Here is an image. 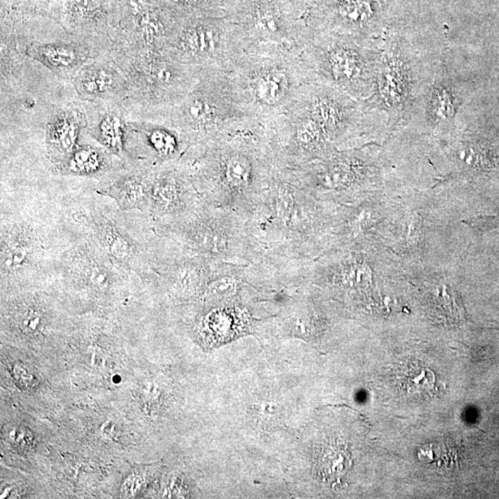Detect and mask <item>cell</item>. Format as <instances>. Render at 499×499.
<instances>
[{
	"label": "cell",
	"mask_w": 499,
	"mask_h": 499,
	"mask_svg": "<svg viewBox=\"0 0 499 499\" xmlns=\"http://www.w3.org/2000/svg\"><path fill=\"white\" fill-rule=\"evenodd\" d=\"M420 66L406 42L385 40L371 98L388 121L399 122L411 112L421 89Z\"/></svg>",
	"instance_id": "cell-1"
},
{
	"label": "cell",
	"mask_w": 499,
	"mask_h": 499,
	"mask_svg": "<svg viewBox=\"0 0 499 499\" xmlns=\"http://www.w3.org/2000/svg\"><path fill=\"white\" fill-rule=\"evenodd\" d=\"M58 271L67 285L95 299L109 297L127 272L116 265L91 237L65 253Z\"/></svg>",
	"instance_id": "cell-2"
},
{
	"label": "cell",
	"mask_w": 499,
	"mask_h": 499,
	"mask_svg": "<svg viewBox=\"0 0 499 499\" xmlns=\"http://www.w3.org/2000/svg\"><path fill=\"white\" fill-rule=\"evenodd\" d=\"M44 250L43 236L31 221H2L0 236L2 284L19 282L23 277L41 274Z\"/></svg>",
	"instance_id": "cell-3"
},
{
	"label": "cell",
	"mask_w": 499,
	"mask_h": 499,
	"mask_svg": "<svg viewBox=\"0 0 499 499\" xmlns=\"http://www.w3.org/2000/svg\"><path fill=\"white\" fill-rule=\"evenodd\" d=\"M76 218L78 223L88 227L90 237L116 265L127 272L145 274L148 265L142 250L115 220L98 210L79 212Z\"/></svg>",
	"instance_id": "cell-4"
},
{
	"label": "cell",
	"mask_w": 499,
	"mask_h": 499,
	"mask_svg": "<svg viewBox=\"0 0 499 499\" xmlns=\"http://www.w3.org/2000/svg\"><path fill=\"white\" fill-rule=\"evenodd\" d=\"M152 179L143 173H133L116 179L109 186L98 190L104 196L110 197L119 210L148 212Z\"/></svg>",
	"instance_id": "cell-5"
},
{
	"label": "cell",
	"mask_w": 499,
	"mask_h": 499,
	"mask_svg": "<svg viewBox=\"0 0 499 499\" xmlns=\"http://www.w3.org/2000/svg\"><path fill=\"white\" fill-rule=\"evenodd\" d=\"M38 297L17 299L8 307V321L25 336H43L52 324V315Z\"/></svg>",
	"instance_id": "cell-6"
},
{
	"label": "cell",
	"mask_w": 499,
	"mask_h": 499,
	"mask_svg": "<svg viewBox=\"0 0 499 499\" xmlns=\"http://www.w3.org/2000/svg\"><path fill=\"white\" fill-rule=\"evenodd\" d=\"M458 89L446 78L435 80L426 95V116L434 124L450 122L458 114Z\"/></svg>",
	"instance_id": "cell-7"
},
{
	"label": "cell",
	"mask_w": 499,
	"mask_h": 499,
	"mask_svg": "<svg viewBox=\"0 0 499 499\" xmlns=\"http://www.w3.org/2000/svg\"><path fill=\"white\" fill-rule=\"evenodd\" d=\"M184 187L173 175L152 179L149 213L157 217L174 213L184 205Z\"/></svg>",
	"instance_id": "cell-8"
},
{
	"label": "cell",
	"mask_w": 499,
	"mask_h": 499,
	"mask_svg": "<svg viewBox=\"0 0 499 499\" xmlns=\"http://www.w3.org/2000/svg\"><path fill=\"white\" fill-rule=\"evenodd\" d=\"M109 169L104 155L92 146L77 148L58 167V170L65 175L94 177L102 174Z\"/></svg>",
	"instance_id": "cell-9"
},
{
	"label": "cell",
	"mask_w": 499,
	"mask_h": 499,
	"mask_svg": "<svg viewBox=\"0 0 499 499\" xmlns=\"http://www.w3.org/2000/svg\"><path fill=\"white\" fill-rule=\"evenodd\" d=\"M80 127L70 116H59L50 124L47 131V143L52 157L66 160L78 148Z\"/></svg>",
	"instance_id": "cell-10"
},
{
	"label": "cell",
	"mask_w": 499,
	"mask_h": 499,
	"mask_svg": "<svg viewBox=\"0 0 499 499\" xmlns=\"http://www.w3.org/2000/svg\"><path fill=\"white\" fill-rule=\"evenodd\" d=\"M385 0H342L339 11L347 23L359 29L375 26Z\"/></svg>",
	"instance_id": "cell-11"
},
{
	"label": "cell",
	"mask_w": 499,
	"mask_h": 499,
	"mask_svg": "<svg viewBox=\"0 0 499 499\" xmlns=\"http://www.w3.org/2000/svg\"><path fill=\"white\" fill-rule=\"evenodd\" d=\"M351 115V109L331 95H320L313 100V116L324 133L339 130Z\"/></svg>",
	"instance_id": "cell-12"
},
{
	"label": "cell",
	"mask_w": 499,
	"mask_h": 499,
	"mask_svg": "<svg viewBox=\"0 0 499 499\" xmlns=\"http://www.w3.org/2000/svg\"><path fill=\"white\" fill-rule=\"evenodd\" d=\"M397 384L410 396H428L435 391V375L419 363H410L400 370Z\"/></svg>",
	"instance_id": "cell-13"
},
{
	"label": "cell",
	"mask_w": 499,
	"mask_h": 499,
	"mask_svg": "<svg viewBox=\"0 0 499 499\" xmlns=\"http://www.w3.org/2000/svg\"><path fill=\"white\" fill-rule=\"evenodd\" d=\"M97 138L112 153L124 155L126 148V128L122 119L115 115L104 116L98 125Z\"/></svg>",
	"instance_id": "cell-14"
},
{
	"label": "cell",
	"mask_w": 499,
	"mask_h": 499,
	"mask_svg": "<svg viewBox=\"0 0 499 499\" xmlns=\"http://www.w3.org/2000/svg\"><path fill=\"white\" fill-rule=\"evenodd\" d=\"M286 76L279 71H270L253 80V89L259 100L267 104L277 102L285 95Z\"/></svg>",
	"instance_id": "cell-15"
},
{
	"label": "cell",
	"mask_w": 499,
	"mask_h": 499,
	"mask_svg": "<svg viewBox=\"0 0 499 499\" xmlns=\"http://www.w3.org/2000/svg\"><path fill=\"white\" fill-rule=\"evenodd\" d=\"M166 274L172 285L182 292L196 291L202 282V269L193 262L182 263Z\"/></svg>",
	"instance_id": "cell-16"
},
{
	"label": "cell",
	"mask_w": 499,
	"mask_h": 499,
	"mask_svg": "<svg viewBox=\"0 0 499 499\" xmlns=\"http://www.w3.org/2000/svg\"><path fill=\"white\" fill-rule=\"evenodd\" d=\"M320 471L330 480L339 479L348 470L349 458L346 450L339 447H330L323 450Z\"/></svg>",
	"instance_id": "cell-17"
},
{
	"label": "cell",
	"mask_w": 499,
	"mask_h": 499,
	"mask_svg": "<svg viewBox=\"0 0 499 499\" xmlns=\"http://www.w3.org/2000/svg\"><path fill=\"white\" fill-rule=\"evenodd\" d=\"M39 54L44 61L55 68L70 67L76 59L73 50L62 44H47L40 47Z\"/></svg>",
	"instance_id": "cell-18"
},
{
	"label": "cell",
	"mask_w": 499,
	"mask_h": 499,
	"mask_svg": "<svg viewBox=\"0 0 499 499\" xmlns=\"http://www.w3.org/2000/svg\"><path fill=\"white\" fill-rule=\"evenodd\" d=\"M148 145L152 150L160 157H169L177 151L178 142L172 133L163 128H153L146 134Z\"/></svg>",
	"instance_id": "cell-19"
},
{
	"label": "cell",
	"mask_w": 499,
	"mask_h": 499,
	"mask_svg": "<svg viewBox=\"0 0 499 499\" xmlns=\"http://www.w3.org/2000/svg\"><path fill=\"white\" fill-rule=\"evenodd\" d=\"M184 43L191 52L204 54L214 49L215 37L208 29H194L187 35Z\"/></svg>",
	"instance_id": "cell-20"
},
{
	"label": "cell",
	"mask_w": 499,
	"mask_h": 499,
	"mask_svg": "<svg viewBox=\"0 0 499 499\" xmlns=\"http://www.w3.org/2000/svg\"><path fill=\"white\" fill-rule=\"evenodd\" d=\"M251 174L249 162L243 157H233L227 164V178L236 186L247 184Z\"/></svg>",
	"instance_id": "cell-21"
},
{
	"label": "cell",
	"mask_w": 499,
	"mask_h": 499,
	"mask_svg": "<svg viewBox=\"0 0 499 499\" xmlns=\"http://www.w3.org/2000/svg\"><path fill=\"white\" fill-rule=\"evenodd\" d=\"M112 79L104 71H95L88 74L82 80L83 91L91 95H100L107 92L112 86Z\"/></svg>",
	"instance_id": "cell-22"
},
{
	"label": "cell",
	"mask_w": 499,
	"mask_h": 499,
	"mask_svg": "<svg viewBox=\"0 0 499 499\" xmlns=\"http://www.w3.org/2000/svg\"><path fill=\"white\" fill-rule=\"evenodd\" d=\"M6 438L18 450L29 451L34 447V435L26 427L11 426V428L7 429Z\"/></svg>",
	"instance_id": "cell-23"
},
{
	"label": "cell",
	"mask_w": 499,
	"mask_h": 499,
	"mask_svg": "<svg viewBox=\"0 0 499 499\" xmlns=\"http://www.w3.org/2000/svg\"><path fill=\"white\" fill-rule=\"evenodd\" d=\"M187 112L190 118L196 124H208L211 121L212 115H213L211 107L203 100H193L188 106Z\"/></svg>",
	"instance_id": "cell-24"
},
{
	"label": "cell",
	"mask_w": 499,
	"mask_h": 499,
	"mask_svg": "<svg viewBox=\"0 0 499 499\" xmlns=\"http://www.w3.org/2000/svg\"><path fill=\"white\" fill-rule=\"evenodd\" d=\"M255 27L264 34H277L279 30V18L270 11L260 13L255 20Z\"/></svg>",
	"instance_id": "cell-25"
},
{
	"label": "cell",
	"mask_w": 499,
	"mask_h": 499,
	"mask_svg": "<svg viewBox=\"0 0 499 499\" xmlns=\"http://www.w3.org/2000/svg\"><path fill=\"white\" fill-rule=\"evenodd\" d=\"M323 128L315 119L312 121L304 122L303 126L299 131V139L301 143H311L318 141L323 133Z\"/></svg>",
	"instance_id": "cell-26"
},
{
	"label": "cell",
	"mask_w": 499,
	"mask_h": 499,
	"mask_svg": "<svg viewBox=\"0 0 499 499\" xmlns=\"http://www.w3.org/2000/svg\"><path fill=\"white\" fill-rule=\"evenodd\" d=\"M236 282L231 277H223L215 280V282L209 284L208 291L209 295L217 296V297H223V296H229L235 291Z\"/></svg>",
	"instance_id": "cell-27"
},
{
	"label": "cell",
	"mask_w": 499,
	"mask_h": 499,
	"mask_svg": "<svg viewBox=\"0 0 499 499\" xmlns=\"http://www.w3.org/2000/svg\"><path fill=\"white\" fill-rule=\"evenodd\" d=\"M370 270L366 267L357 265L349 268L345 273V280L349 285H361V284L368 282L370 279Z\"/></svg>",
	"instance_id": "cell-28"
},
{
	"label": "cell",
	"mask_w": 499,
	"mask_h": 499,
	"mask_svg": "<svg viewBox=\"0 0 499 499\" xmlns=\"http://www.w3.org/2000/svg\"><path fill=\"white\" fill-rule=\"evenodd\" d=\"M13 375L18 383L26 385V387H32L35 384V376L30 373L28 370L18 364L14 367Z\"/></svg>",
	"instance_id": "cell-29"
},
{
	"label": "cell",
	"mask_w": 499,
	"mask_h": 499,
	"mask_svg": "<svg viewBox=\"0 0 499 499\" xmlns=\"http://www.w3.org/2000/svg\"><path fill=\"white\" fill-rule=\"evenodd\" d=\"M277 205H279V212L282 213V216L289 217L291 213L292 205H294L291 194L287 192L280 193Z\"/></svg>",
	"instance_id": "cell-30"
},
{
	"label": "cell",
	"mask_w": 499,
	"mask_h": 499,
	"mask_svg": "<svg viewBox=\"0 0 499 499\" xmlns=\"http://www.w3.org/2000/svg\"><path fill=\"white\" fill-rule=\"evenodd\" d=\"M80 10L90 11L100 7L101 0H74Z\"/></svg>",
	"instance_id": "cell-31"
},
{
	"label": "cell",
	"mask_w": 499,
	"mask_h": 499,
	"mask_svg": "<svg viewBox=\"0 0 499 499\" xmlns=\"http://www.w3.org/2000/svg\"><path fill=\"white\" fill-rule=\"evenodd\" d=\"M186 1H189V2H197V1H199V0H186Z\"/></svg>",
	"instance_id": "cell-32"
}]
</instances>
